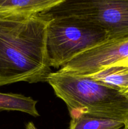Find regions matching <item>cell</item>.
I'll return each mask as SVG.
<instances>
[{
  "label": "cell",
  "instance_id": "obj_7",
  "mask_svg": "<svg viewBox=\"0 0 128 129\" xmlns=\"http://www.w3.org/2000/svg\"><path fill=\"white\" fill-rule=\"evenodd\" d=\"M85 76L114 88L124 95L128 89V67L109 66Z\"/></svg>",
  "mask_w": 128,
  "mask_h": 129
},
{
  "label": "cell",
  "instance_id": "obj_3",
  "mask_svg": "<svg viewBox=\"0 0 128 129\" xmlns=\"http://www.w3.org/2000/svg\"><path fill=\"white\" fill-rule=\"evenodd\" d=\"M49 20L46 47L50 67L61 68L82 53L109 40L105 30L81 20L70 17Z\"/></svg>",
  "mask_w": 128,
  "mask_h": 129
},
{
  "label": "cell",
  "instance_id": "obj_8",
  "mask_svg": "<svg viewBox=\"0 0 128 129\" xmlns=\"http://www.w3.org/2000/svg\"><path fill=\"white\" fill-rule=\"evenodd\" d=\"M36 103L37 101L31 97L0 92V111H18L35 117H39Z\"/></svg>",
  "mask_w": 128,
  "mask_h": 129
},
{
  "label": "cell",
  "instance_id": "obj_11",
  "mask_svg": "<svg viewBox=\"0 0 128 129\" xmlns=\"http://www.w3.org/2000/svg\"><path fill=\"white\" fill-rule=\"evenodd\" d=\"M26 129H38L32 122H28L26 125Z\"/></svg>",
  "mask_w": 128,
  "mask_h": 129
},
{
  "label": "cell",
  "instance_id": "obj_4",
  "mask_svg": "<svg viewBox=\"0 0 128 129\" xmlns=\"http://www.w3.org/2000/svg\"><path fill=\"white\" fill-rule=\"evenodd\" d=\"M41 14L90 23L105 30L109 40L128 37V0H63Z\"/></svg>",
  "mask_w": 128,
  "mask_h": 129
},
{
  "label": "cell",
  "instance_id": "obj_10",
  "mask_svg": "<svg viewBox=\"0 0 128 129\" xmlns=\"http://www.w3.org/2000/svg\"><path fill=\"white\" fill-rule=\"evenodd\" d=\"M112 65H118V66H122L128 67V57L127 58H125V59L120 60V61H119L115 63V64H112Z\"/></svg>",
  "mask_w": 128,
  "mask_h": 129
},
{
  "label": "cell",
  "instance_id": "obj_6",
  "mask_svg": "<svg viewBox=\"0 0 128 129\" xmlns=\"http://www.w3.org/2000/svg\"><path fill=\"white\" fill-rule=\"evenodd\" d=\"M63 0H0V14L32 16L48 11Z\"/></svg>",
  "mask_w": 128,
  "mask_h": 129
},
{
  "label": "cell",
  "instance_id": "obj_1",
  "mask_svg": "<svg viewBox=\"0 0 128 129\" xmlns=\"http://www.w3.org/2000/svg\"><path fill=\"white\" fill-rule=\"evenodd\" d=\"M49 21L41 14H0V86L46 82L51 73L46 47Z\"/></svg>",
  "mask_w": 128,
  "mask_h": 129
},
{
  "label": "cell",
  "instance_id": "obj_9",
  "mask_svg": "<svg viewBox=\"0 0 128 129\" xmlns=\"http://www.w3.org/2000/svg\"><path fill=\"white\" fill-rule=\"evenodd\" d=\"M71 118L70 129H121L125 125L120 121L88 114H79Z\"/></svg>",
  "mask_w": 128,
  "mask_h": 129
},
{
  "label": "cell",
  "instance_id": "obj_2",
  "mask_svg": "<svg viewBox=\"0 0 128 129\" xmlns=\"http://www.w3.org/2000/svg\"><path fill=\"white\" fill-rule=\"evenodd\" d=\"M71 117L79 114L128 122V100L120 92L85 76L58 71L46 78Z\"/></svg>",
  "mask_w": 128,
  "mask_h": 129
},
{
  "label": "cell",
  "instance_id": "obj_5",
  "mask_svg": "<svg viewBox=\"0 0 128 129\" xmlns=\"http://www.w3.org/2000/svg\"><path fill=\"white\" fill-rule=\"evenodd\" d=\"M127 57L128 37L108 40L80 54L59 71L76 75L88 76Z\"/></svg>",
  "mask_w": 128,
  "mask_h": 129
},
{
  "label": "cell",
  "instance_id": "obj_13",
  "mask_svg": "<svg viewBox=\"0 0 128 129\" xmlns=\"http://www.w3.org/2000/svg\"><path fill=\"white\" fill-rule=\"evenodd\" d=\"M124 96H125L126 97V98H127V100H128V89H127V90L126 91V92H125V94H124Z\"/></svg>",
  "mask_w": 128,
  "mask_h": 129
},
{
  "label": "cell",
  "instance_id": "obj_12",
  "mask_svg": "<svg viewBox=\"0 0 128 129\" xmlns=\"http://www.w3.org/2000/svg\"><path fill=\"white\" fill-rule=\"evenodd\" d=\"M121 129H128V122H127L126 124H125V125H124V127H123L122 128H121Z\"/></svg>",
  "mask_w": 128,
  "mask_h": 129
}]
</instances>
